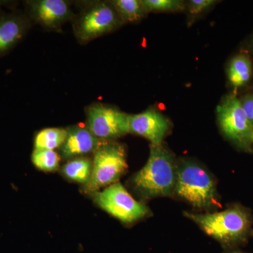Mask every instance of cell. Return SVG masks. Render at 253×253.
Returning a JSON list of instances; mask_svg holds the SVG:
<instances>
[{
  "label": "cell",
  "instance_id": "obj_1",
  "mask_svg": "<svg viewBox=\"0 0 253 253\" xmlns=\"http://www.w3.org/2000/svg\"><path fill=\"white\" fill-rule=\"evenodd\" d=\"M177 163L163 144L150 145L146 165L131 179L135 192L144 199L168 197L174 194Z\"/></svg>",
  "mask_w": 253,
  "mask_h": 253
},
{
  "label": "cell",
  "instance_id": "obj_2",
  "mask_svg": "<svg viewBox=\"0 0 253 253\" xmlns=\"http://www.w3.org/2000/svg\"><path fill=\"white\" fill-rule=\"evenodd\" d=\"M184 215L224 247L242 244L252 231L251 213L241 206H234L220 212L206 214L184 212Z\"/></svg>",
  "mask_w": 253,
  "mask_h": 253
},
{
  "label": "cell",
  "instance_id": "obj_3",
  "mask_svg": "<svg viewBox=\"0 0 253 253\" xmlns=\"http://www.w3.org/2000/svg\"><path fill=\"white\" fill-rule=\"evenodd\" d=\"M194 208L212 211L220 206L217 187L212 176L197 163H177L174 194Z\"/></svg>",
  "mask_w": 253,
  "mask_h": 253
},
{
  "label": "cell",
  "instance_id": "obj_4",
  "mask_svg": "<svg viewBox=\"0 0 253 253\" xmlns=\"http://www.w3.org/2000/svg\"><path fill=\"white\" fill-rule=\"evenodd\" d=\"M127 168L124 145L115 141H101L94 152L92 172L84 191L94 194L117 182Z\"/></svg>",
  "mask_w": 253,
  "mask_h": 253
},
{
  "label": "cell",
  "instance_id": "obj_5",
  "mask_svg": "<svg viewBox=\"0 0 253 253\" xmlns=\"http://www.w3.org/2000/svg\"><path fill=\"white\" fill-rule=\"evenodd\" d=\"M73 21V33L82 44L111 33L123 23L111 3L102 1L86 5Z\"/></svg>",
  "mask_w": 253,
  "mask_h": 253
},
{
  "label": "cell",
  "instance_id": "obj_6",
  "mask_svg": "<svg viewBox=\"0 0 253 253\" xmlns=\"http://www.w3.org/2000/svg\"><path fill=\"white\" fill-rule=\"evenodd\" d=\"M217 121L224 136L238 149L253 151V126L235 93L224 96L217 108Z\"/></svg>",
  "mask_w": 253,
  "mask_h": 253
},
{
  "label": "cell",
  "instance_id": "obj_7",
  "mask_svg": "<svg viewBox=\"0 0 253 253\" xmlns=\"http://www.w3.org/2000/svg\"><path fill=\"white\" fill-rule=\"evenodd\" d=\"M92 195L95 204L125 224L140 220L149 213V208L136 201L119 182Z\"/></svg>",
  "mask_w": 253,
  "mask_h": 253
},
{
  "label": "cell",
  "instance_id": "obj_8",
  "mask_svg": "<svg viewBox=\"0 0 253 253\" xmlns=\"http://www.w3.org/2000/svg\"><path fill=\"white\" fill-rule=\"evenodd\" d=\"M86 127L101 141H115L129 132V115L108 105L94 103L85 109Z\"/></svg>",
  "mask_w": 253,
  "mask_h": 253
},
{
  "label": "cell",
  "instance_id": "obj_9",
  "mask_svg": "<svg viewBox=\"0 0 253 253\" xmlns=\"http://www.w3.org/2000/svg\"><path fill=\"white\" fill-rule=\"evenodd\" d=\"M26 15L31 22L41 25L48 31H60L76 14L66 0H31L26 1Z\"/></svg>",
  "mask_w": 253,
  "mask_h": 253
},
{
  "label": "cell",
  "instance_id": "obj_10",
  "mask_svg": "<svg viewBox=\"0 0 253 253\" xmlns=\"http://www.w3.org/2000/svg\"><path fill=\"white\" fill-rule=\"evenodd\" d=\"M170 128L167 118L154 109L129 115V132L148 139L151 144H162Z\"/></svg>",
  "mask_w": 253,
  "mask_h": 253
},
{
  "label": "cell",
  "instance_id": "obj_11",
  "mask_svg": "<svg viewBox=\"0 0 253 253\" xmlns=\"http://www.w3.org/2000/svg\"><path fill=\"white\" fill-rule=\"evenodd\" d=\"M31 26L27 15L20 11L6 12L0 9V58L14 49Z\"/></svg>",
  "mask_w": 253,
  "mask_h": 253
},
{
  "label": "cell",
  "instance_id": "obj_12",
  "mask_svg": "<svg viewBox=\"0 0 253 253\" xmlns=\"http://www.w3.org/2000/svg\"><path fill=\"white\" fill-rule=\"evenodd\" d=\"M101 141L85 126H73L67 129V136L59 148L63 159H73L91 154L99 147Z\"/></svg>",
  "mask_w": 253,
  "mask_h": 253
},
{
  "label": "cell",
  "instance_id": "obj_13",
  "mask_svg": "<svg viewBox=\"0 0 253 253\" xmlns=\"http://www.w3.org/2000/svg\"><path fill=\"white\" fill-rule=\"evenodd\" d=\"M252 76L253 63L249 55L241 53L231 60L227 68V77L234 89L246 86Z\"/></svg>",
  "mask_w": 253,
  "mask_h": 253
},
{
  "label": "cell",
  "instance_id": "obj_14",
  "mask_svg": "<svg viewBox=\"0 0 253 253\" xmlns=\"http://www.w3.org/2000/svg\"><path fill=\"white\" fill-rule=\"evenodd\" d=\"M92 172V161L89 158H73L64 165L62 173L70 180L86 185Z\"/></svg>",
  "mask_w": 253,
  "mask_h": 253
},
{
  "label": "cell",
  "instance_id": "obj_15",
  "mask_svg": "<svg viewBox=\"0 0 253 253\" xmlns=\"http://www.w3.org/2000/svg\"><path fill=\"white\" fill-rule=\"evenodd\" d=\"M67 136V129L59 127L45 128L36 134L34 149L52 150L59 149Z\"/></svg>",
  "mask_w": 253,
  "mask_h": 253
},
{
  "label": "cell",
  "instance_id": "obj_16",
  "mask_svg": "<svg viewBox=\"0 0 253 253\" xmlns=\"http://www.w3.org/2000/svg\"><path fill=\"white\" fill-rule=\"evenodd\" d=\"M113 5L123 23H135L147 14L141 0H113Z\"/></svg>",
  "mask_w": 253,
  "mask_h": 253
},
{
  "label": "cell",
  "instance_id": "obj_17",
  "mask_svg": "<svg viewBox=\"0 0 253 253\" xmlns=\"http://www.w3.org/2000/svg\"><path fill=\"white\" fill-rule=\"evenodd\" d=\"M61 156L52 150L34 149L32 162L38 169L44 172H54L59 168Z\"/></svg>",
  "mask_w": 253,
  "mask_h": 253
},
{
  "label": "cell",
  "instance_id": "obj_18",
  "mask_svg": "<svg viewBox=\"0 0 253 253\" xmlns=\"http://www.w3.org/2000/svg\"><path fill=\"white\" fill-rule=\"evenodd\" d=\"M146 12H172L182 11L185 8L183 1L179 0H141Z\"/></svg>",
  "mask_w": 253,
  "mask_h": 253
},
{
  "label": "cell",
  "instance_id": "obj_19",
  "mask_svg": "<svg viewBox=\"0 0 253 253\" xmlns=\"http://www.w3.org/2000/svg\"><path fill=\"white\" fill-rule=\"evenodd\" d=\"M215 2L216 1H214V0H191L189 3L190 14H201L205 10L209 9Z\"/></svg>",
  "mask_w": 253,
  "mask_h": 253
},
{
  "label": "cell",
  "instance_id": "obj_20",
  "mask_svg": "<svg viewBox=\"0 0 253 253\" xmlns=\"http://www.w3.org/2000/svg\"><path fill=\"white\" fill-rule=\"evenodd\" d=\"M239 100L249 122L253 126V93L244 95Z\"/></svg>",
  "mask_w": 253,
  "mask_h": 253
},
{
  "label": "cell",
  "instance_id": "obj_21",
  "mask_svg": "<svg viewBox=\"0 0 253 253\" xmlns=\"http://www.w3.org/2000/svg\"><path fill=\"white\" fill-rule=\"evenodd\" d=\"M227 253H246L242 252V251H230V252H229Z\"/></svg>",
  "mask_w": 253,
  "mask_h": 253
},
{
  "label": "cell",
  "instance_id": "obj_22",
  "mask_svg": "<svg viewBox=\"0 0 253 253\" xmlns=\"http://www.w3.org/2000/svg\"><path fill=\"white\" fill-rule=\"evenodd\" d=\"M251 45H252L253 48V37L252 40H251Z\"/></svg>",
  "mask_w": 253,
  "mask_h": 253
}]
</instances>
